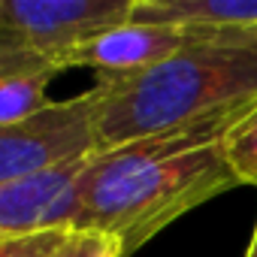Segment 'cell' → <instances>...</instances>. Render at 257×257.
<instances>
[{
    "label": "cell",
    "instance_id": "cell-1",
    "mask_svg": "<svg viewBox=\"0 0 257 257\" xmlns=\"http://www.w3.org/2000/svg\"><path fill=\"white\" fill-rule=\"evenodd\" d=\"M242 118L94 152L76 179L70 230L112 236L124 257L143 248L185 212L242 185L224 140Z\"/></svg>",
    "mask_w": 257,
    "mask_h": 257
},
{
    "label": "cell",
    "instance_id": "cell-2",
    "mask_svg": "<svg viewBox=\"0 0 257 257\" xmlns=\"http://www.w3.org/2000/svg\"><path fill=\"white\" fill-rule=\"evenodd\" d=\"M97 152L245 118L257 106V31L188 34L164 64L121 79H97Z\"/></svg>",
    "mask_w": 257,
    "mask_h": 257
},
{
    "label": "cell",
    "instance_id": "cell-3",
    "mask_svg": "<svg viewBox=\"0 0 257 257\" xmlns=\"http://www.w3.org/2000/svg\"><path fill=\"white\" fill-rule=\"evenodd\" d=\"M137 0H0V46L67 70V61L131 22Z\"/></svg>",
    "mask_w": 257,
    "mask_h": 257
},
{
    "label": "cell",
    "instance_id": "cell-4",
    "mask_svg": "<svg viewBox=\"0 0 257 257\" xmlns=\"http://www.w3.org/2000/svg\"><path fill=\"white\" fill-rule=\"evenodd\" d=\"M94 112V91H85L73 100H55L28 121L0 127V188L91 158L97 152Z\"/></svg>",
    "mask_w": 257,
    "mask_h": 257
},
{
    "label": "cell",
    "instance_id": "cell-5",
    "mask_svg": "<svg viewBox=\"0 0 257 257\" xmlns=\"http://www.w3.org/2000/svg\"><path fill=\"white\" fill-rule=\"evenodd\" d=\"M88 158L55 167L28 182L0 188V239L34 233V230H52V227L70 230L73 209H76L73 188Z\"/></svg>",
    "mask_w": 257,
    "mask_h": 257
},
{
    "label": "cell",
    "instance_id": "cell-6",
    "mask_svg": "<svg viewBox=\"0 0 257 257\" xmlns=\"http://www.w3.org/2000/svg\"><path fill=\"white\" fill-rule=\"evenodd\" d=\"M185 43H188V34H182V31L127 22V25L112 28L103 37L91 40L88 46H82L67 61V70L88 67V70H97V79L137 76V73H146V70L170 61Z\"/></svg>",
    "mask_w": 257,
    "mask_h": 257
},
{
    "label": "cell",
    "instance_id": "cell-7",
    "mask_svg": "<svg viewBox=\"0 0 257 257\" xmlns=\"http://www.w3.org/2000/svg\"><path fill=\"white\" fill-rule=\"evenodd\" d=\"M131 22L182 34L257 31V0H137Z\"/></svg>",
    "mask_w": 257,
    "mask_h": 257
},
{
    "label": "cell",
    "instance_id": "cell-8",
    "mask_svg": "<svg viewBox=\"0 0 257 257\" xmlns=\"http://www.w3.org/2000/svg\"><path fill=\"white\" fill-rule=\"evenodd\" d=\"M58 76L55 67L13 73L0 79V127H10L19 121L34 118L37 112L49 109L55 100H49V85Z\"/></svg>",
    "mask_w": 257,
    "mask_h": 257
},
{
    "label": "cell",
    "instance_id": "cell-9",
    "mask_svg": "<svg viewBox=\"0 0 257 257\" xmlns=\"http://www.w3.org/2000/svg\"><path fill=\"white\" fill-rule=\"evenodd\" d=\"M224 149L239 182L257 188V106L230 131V137L224 140Z\"/></svg>",
    "mask_w": 257,
    "mask_h": 257
},
{
    "label": "cell",
    "instance_id": "cell-10",
    "mask_svg": "<svg viewBox=\"0 0 257 257\" xmlns=\"http://www.w3.org/2000/svg\"><path fill=\"white\" fill-rule=\"evenodd\" d=\"M70 230L52 227V230H34L22 236H4L0 239V257H49L55 248L67 242Z\"/></svg>",
    "mask_w": 257,
    "mask_h": 257
},
{
    "label": "cell",
    "instance_id": "cell-11",
    "mask_svg": "<svg viewBox=\"0 0 257 257\" xmlns=\"http://www.w3.org/2000/svg\"><path fill=\"white\" fill-rule=\"evenodd\" d=\"M49 257H124V251L112 236L94 230H70L67 242L55 248Z\"/></svg>",
    "mask_w": 257,
    "mask_h": 257
},
{
    "label": "cell",
    "instance_id": "cell-12",
    "mask_svg": "<svg viewBox=\"0 0 257 257\" xmlns=\"http://www.w3.org/2000/svg\"><path fill=\"white\" fill-rule=\"evenodd\" d=\"M49 67L46 61L40 58H31V55H22V52H13V49H4L0 46V79L4 76H13V73H28V70H43ZM61 73V70H58Z\"/></svg>",
    "mask_w": 257,
    "mask_h": 257
},
{
    "label": "cell",
    "instance_id": "cell-13",
    "mask_svg": "<svg viewBox=\"0 0 257 257\" xmlns=\"http://www.w3.org/2000/svg\"><path fill=\"white\" fill-rule=\"evenodd\" d=\"M245 257H257V227H254V236H251V242H248V251H245Z\"/></svg>",
    "mask_w": 257,
    "mask_h": 257
}]
</instances>
